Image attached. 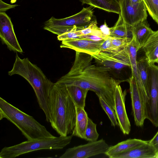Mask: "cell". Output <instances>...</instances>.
Segmentation results:
<instances>
[{"instance_id": "obj_1", "label": "cell", "mask_w": 158, "mask_h": 158, "mask_svg": "<svg viewBox=\"0 0 158 158\" xmlns=\"http://www.w3.org/2000/svg\"><path fill=\"white\" fill-rule=\"evenodd\" d=\"M94 59L89 54L76 52L75 60L70 70L57 82L92 91L114 110L115 90L120 81L110 76V69L93 64Z\"/></svg>"}, {"instance_id": "obj_2", "label": "cell", "mask_w": 158, "mask_h": 158, "mask_svg": "<svg viewBox=\"0 0 158 158\" xmlns=\"http://www.w3.org/2000/svg\"><path fill=\"white\" fill-rule=\"evenodd\" d=\"M49 122L60 135L72 133L76 122L75 104L65 86L56 82L50 93L48 102Z\"/></svg>"}, {"instance_id": "obj_3", "label": "cell", "mask_w": 158, "mask_h": 158, "mask_svg": "<svg viewBox=\"0 0 158 158\" xmlns=\"http://www.w3.org/2000/svg\"><path fill=\"white\" fill-rule=\"evenodd\" d=\"M10 76L19 75L30 84L35 92L40 108L44 112L46 120L49 122L48 102L54 83L45 76L41 69L31 63L27 58H21L16 53L12 69L8 72Z\"/></svg>"}, {"instance_id": "obj_4", "label": "cell", "mask_w": 158, "mask_h": 158, "mask_svg": "<svg viewBox=\"0 0 158 158\" xmlns=\"http://www.w3.org/2000/svg\"><path fill=\"white\" fill-rule=\"evenodd\" d=\"M6 118L14 124L27 140L55 136L31 116L0 98V120Z\"/></svg>"}, {"instance_id": "obj_5", "label": "cell", "mask_w": 158, "mask_h": 158, "mask_svg": "<svg viewBox=\"0 0 158 158\" xmlns=\"http://www.w3.org/2000/svg\"><path fill=\"white\" fill-rule=\"evenodd\" d=\"M73 135L27 140L10 147H5L0 152V158H14L34 151L42 149H60L71 142Z\"/></svg>"}, {"instance_id": "obj_6", "label": "cell", "mask_w": 158, "mask_h": 158, "mask_svg": "<svg viewBox=\"0 0 158 158\" xmlns=\"http://www.w3.org/2000/svg\"><path fill=\"white\" fill-rule=\"evenodd\" d=\"M96 22L91 8L83 7L79 12L65 18L57 19L52 17L44 23L43 28L58 35L76 28L83 29Z\"/></svg>"}, {"instance_id": "obj_7", "label": "cell", "mask_w": 158, "mask_h": 158, "mask_svg": "<svg viewBox=\"0 0 158 158\" xmlns=\"http://www.w3.org/2000/svg\"><path fill=\"white\" fill-rule=\"evenodd\" d=\"M149 98L145 105L146 119L158 127V66L149 63L148 69Z\"/></svg>"}, {"instance_id": "obj_8", "label": "cell", "mask_w": 158, "mask_h": 158, "mask_svg": "<svg viewBox=\"0 0 158 158\" xmlns=\"http://www.w3.org/2000/svg\"><path fill=\"white\" fill-rule=\"evenodd\" d=\"M92 57L96 64L110 69L119 70L126 67L131 68L127 46L110 52L101 51Z\"/></svg>"}, {"instance_id": "obj_9", "label": "cell", "mask_w": 158, "mask_h": 158, "mask_svg": "<svg viewBox=\"0 0 158 158\" xmlns=\"http://www.w3.org/2000/svg\"><path fill=\"white\" fill-rule=\"evenodd\" d=\"M103 139L67 149L60 158H87L104 154L109 147Z\"/></svg>"}, {"instance_id": "obj_10", "label": "cell", "mask_w": 158, "mask_h": 158, "mask_svg": "<svg viewBox=\"0 0 158 158\" xmlns=\"http://www.w3.org/2000/svg\"><path fill=\"white\" fill-rule=\"evenodd\" d=\"M119 2V14L127 25L132 27L141 22L146 20L147 10L143 1L134 5L129 0H120Z\"/></svg>"}, {"instance_id": "obj_11", "label": "cell", "mask_w": 158, "mask_h": 158, "mask_svg": "<svg viewBox=\"0 0 158 158\" xmlns=\"http://www.w3.org/2000/svg\"><path fill=\"white\" fill-rule=\"evenodd\" d=\"M129 84L133 115L135 124L141 127L146 119L145 103L137 86L135 78L132 76L127 80Z\"/></svg>"}, {"instance_id": "obj_12", "label": "cell", "mask_w": 158, "mask_h": 158, "mask_svg": "<svg viewBox=\"0 0 158 158\" xmlns=\"http://www.w3.org/2000/svg\"><path fill=\"white\" fill-rule=\"evenodd\" d=\"M0 37L2 44L10 50L23 52L16 36L10 19L5 12L0 13Z\"/></svg>"}, {"instance_id": "obj_13", "label": "cell", "mask_w": 158, "mask_h": 158, "mask_svg": "<svg viewBox=\"0 0 158 158\" xmlns=\"http://www.w3.org/2000/svg\"><path fill=\"white\" fill-rule=\"evenodd\" d=\"M127 91H123L119 85H117L114 95V108L118 125L124 135H128L131 125L125 107V100Z\"/></svg>"}, {"instance_id": "obj_14", "label": "cell", "mask_w": 158, "mask_h": 158, "mask_svg": "<svg viewBox=\"0 0 158 158\" xmlns=\"http://www.w3.org/2000/svg\"><path fill=\"white\" fill-rule=\"evenodd\" d=\"M104 40L95 41L77 38L62 41L60 47L69 48L76 52L85 53L93 56L101 51V46Z\"/></svg>"}, {"instance_id": "obj_15", "label": "cell", "mask_w": 158, "mask_h": 158, "mask_svg": "<svg viewBox=\"0 0 158 158\" xmlns=\"http://www.w3.org/2000/svg\"><path fill=\"white\" fill-rule=\"evenodd\" d=\"M156 155L154 148L148 141L144 143L110 158H156Z\"/></svg>"}, {"instance_id": "obj_16", "label": "cell", "mask_w": 158, "mask_h": 158, "mask_svg": "<svg viewBox=\"0 0 158 158\" xmlns=\"http://www.w3.org/2000/svg\"><path fill=\"white\" fill-rule=\"evenodd\" d=\"M127 48L131 64L132 75L136 79L137 86L146 104L148 98L138 74L137 67V54L139 48L133 37H132L131 41L127 46Z\"/></svg>"}, {"instance_id": "obj_17", "label": "cell", "mask_w": 158, "mask_h": 158, "mask_svg": "<svg viewBox=\"0 0 158 158\" xmlns=\"http://www.w3.org/2000/svg\"><path fill=\"white\" fill-rule=\"evenodd\" d=\"M132 37L139 48H142L154 32L146 21L141 22L132 27Z\"/></svg>"}, {"instance_id": "obj_18", "label": "cell", "mask_w": 158, "mask_h": 158, "mask_svg": "<svg viewBox=\"0 0 158 158\" xmlns=\"http://www.w3.org/2000/svg\"><path fill=\"white\" fill-rule=\"evenodd\" d=\"M148 141L136 139H129L109 147L105 154L110 158L144 143Z\"/></svg>"}, {"instance_id": "obj_19", "label": "cell", "mask_w": 158, "mask_h": 158, "mask_svg": "<svg viewBox=\"0 0 158 158\" xmlns=\"http://www.w3.org/2000/svg\"><path fill=\"white\" fill-rule=\"evenodd\" d=\"M142 48L150 63H158V30L154 31Z\"/></svg>"}, {"instance_id": "obj_20", "label": "cell", "mask_w": 158, "mask_h": 158, "mask_svg": "<svg viewBox=\"0 0 158 158\" xmlns=\"http://www.w3.org/2000/svg\"><path fill=\"white\" fill-rule=\"evenodd\" d=\"M76 106V122L72 135L85 139V133L88 124L89 117L84 108L77 105Z\"/></svg>"}, {"instance_id": "obj_21", "label": "cell", "mask_w": 158, "mask_h": 158, "mask_svg": "<svg viewBox=\"0 0 158 158\" xmlns=\"http://www.w3.org/2000/svg\"><path fill=\"white\" fill-rule=\"evenodd\" d=\"M82 4H87L110 12L119 14L120 8L119 2L116 0H80Z\"/></svg>"}, {"instance_id": "obj_22", "label": "cell", "mask_w": 158, "mask_h": 158, "mask_svg": "<svg viewBox=\"0 0 158 158\" xmlns=\"http://www.w3.org/2000/svg\"><path fill=\"white\" fill-rule=\"evenodd\" d=\"M119 15L118 19L114 26L110 28L109 36L114 38H132V27L126 24L121 15Z\"/></svg>"}, {"instance_id": "obj_23", "label": "cell", "mask_w": 158, "mask_h": 158, "mask_svg": "<svg viewBox=\"0 0 158 158\" xmlns=\"http://www.w3.org/2000/svg\"><path fill=\"white\" fill-rule=\"evenodd\" d=\"M149 63L148 59L146 56L142 57L139 60H137V67L138 74L142 82L148 100L149 98L148 69Z\"/></svg>"}, {"instance_id": "obj_24", "label": "cell", "mask_w": 158, "mask_h": 158, "mask_svg": "<svg viewBox=\"0 0 158 158\" xmlns=\"http://www.w3.org/2000/svg\"><path fill=\"white\" fill-rule=\"evenodd\" d=\"M62 84L66 87L75 105L84 108L86 97L89 90L76 85Z\"/></svg>"}, {"instance_id": "obj_25", "label": "cell", "mask_w": 158, "mask_h": 158, "mask_svg": "<svg viewBox=\"0 0 158 158\" xmlns=\"http://www.w3.org/2000/svg\"><path fill=\"white\" fill-rule=\"evenodd\" d=\"M100 104L108 116L111 125L114 127L118 125V123L114 110L100 96H98Z\"/></svg>"}, {"instance_id": "obj_26", "label": "cell", "mask_w": 158, "mask_h": 158, "mask_svg": "<svg viewBox=\"0 0 158 158\" xmlns=\"http://www.w3.org/2000/svg\"><path fill=\"white\" fill-rule=\"evenodd\" d=\"M97 124L88 118V124L85 133V139L89 142L97 140L99 134L96 129Z\"/></svg>"}, {"instance_id": "obj_27", "label": "cell", "mask_w": 158, "mask_h": 158, "mask_svg": "<svg viewBox=\"0 0 158 158\" xmlns=\"http://www.w3.org/2000/svg\"><path fill=\"white\" fill-rule=\"evenodd\" d=\"M149 15L158 24V0H142Z\"/></svg>"}, {"instance_id": "obj_28", "label": "cell", "mask_w": 158, "mask_h": 158, "mask_svg": "<svg viewBox=\"0 0 158 158\" xmlns=\"http://www.w3.org/2000/svg\"><path fill=\"white\" fill-rule=\"evenodd\" d=\"M132 38H114L111 37L112 49L110 52L124 48L127 47L131 41Z\"/></svg>"}, {"instance_id": "obj_29", "label": "cell", "mask_w": 158, "mask_h": 158, "mask_svg": "<svg viewBox=\"0 0 158 158\" xmlns=\"http://www.w3.org/2000/svg\"><path fill=\"white\" fill-rule=\"evenodd\" d=\"M97 22H96L88 27L80 30L81 35H94L101 36L106 39L107 36L104 34L100 28L97 25Z\"/></svg>"}, {"instance_id": "obj_30", "label": "cell", "mask_w": 158, "mask_h": 158, "mask_svg": "<svg viewBox=\"0 0 158 158\" xmlns=\"http://www.w3.org/2000/svg\"><path fill=\"white\" fill-rule=\"evenodd\" d=\"M82 30L76 28L72 30L58 35L57 39L59 41L73 39L79 38L81 35L80 30Z\"/></svg>"}, {"instance_id": "obj_31", "label": "cell", "mask_w": 158, "mask_h": 158, "mask_svg": "<svg viewBox=\"0 0 158 158\" xmlns=\"http://www.w3.org/2000/svg\"><path fill=\"white\" fill-rule=\"evenodd\" d=\"M111 37L107 36L101 46V51L110 52L111 50Z\"/></svg>"}, {"instance_id": "obj_32", "label": "cell", "mask_w": 158, "mask_h": 158, "mask_svg": "<svg viewBox=\"0 0 158 158\" xmlns=\"http://www.w3.org/2000/svg\"><path fill=\"white\" fill-rule=\"evenodd\" d=\"M18 6L17 4L10 5L0 0V13L5 12L9 9L14 8Z\"/></svg>"}, {"instance_id": "obj_33", "label": "cell", "mask_w": 158, "mask_h": 158, "mask_svg": "<svg viewBox=\"0 0 158 158\" xmlns=\"http://www.w3.org/2000/svg\"><path fill=\"white\" fill-rule=\"evenodd\" d=\"M149 142L154 148L156 155H158V131Z\"/></svg>"}, {"instance_id": "obj_34", "label": "cell", "mask_w": 158, "mask_h": 158, "mask_svg": "<svg viewBox=\"0 0 158 158\" xmlns=\"http://www.w3.org/2000/svg\"><path fill=\"white\" fill-rule=\"evenodd\" d=\"M78 38L91 40L95 41H99L105 40L101 36L94 35H83L80 36Z\"/></svg>"}, {"instance_id": "obj_35", "label": "cell", "mask_w": 158, "mask_h": 158, "mask_svg": "<svg viewBox=\"0 0 158 158\" xmlns=\"http://www.w3.org/2000/svg\"><path fill=\"white\" fill-rule=\"evenodd\" d=\"M100 28L102 32L105 35L107 36L110 35V28L108 27L105 22L104 24Z\"/></svg>"}, {"instance_id": "obj_36", "label": "cell", "mask_w": 158, "mask_h": 158, "mask_svg": "<svg viewBox=\"0 0 158 158\" xmlns=\"http://www.w3.org/2000/svg\"><path fill=\"white\" fill-rule=\"evenodd\" d=\"M131 3L133 4H135L140 3L143 1L142 0H129Z\"/></svg>"}, {"instance_id": "obj_37", "label": "cell", "mask_w": 158, "mask_h": 158, "mask_svg": "<svg viewBox=\"0 0 158 158\" xmlns=\"http://www.w3.org/2000/svg\"><path fill=\"white\" fill-rule=\"evenodd\" d=\"M156 158H158V155H157L156 157Z\"/></svg>"}, {"instance_id": "obj_38", "label": "cell", "mask_w": 158, "mask_h": 158, "mask_svg": "<svg viewBox=\"0 0 158 158\" xmlns=\"http://www.w3.org/2000/svg\"><path fill=\"white\" fill-rule=\"evenodd\" d=\"M116 0L118 2H119L120 0Z\"/></svg>"}]
</instances>
